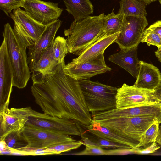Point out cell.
Here are the masks:
<instances>
[{
    "instance_id": "27",
    "label": "cell",
    "mask_w": 161,
    "mask_h": 161,
    "mask_svg": "<svg viewBox=\"0 0 161 161\" xmlns=\"http://www.w3.org/2000/svg\"><path fill=\"white\" fill-rule=\"evenodd\" d=\"M22 131L16 130L11 132L3 140L12 150H17L27 146V143L22 135Z\"/></svg>"
},
{
    "instance_id": "24",
    "label": "cell",
    "mask_w": 161,
    "mask_h": 161,
    "mask_svg": "<svg viewBox=\"0 0 161 161\" xmlns=\"http://www.w3.org/2000/svg\"><path fill=\"white\" fill-rule=\"evenodd\" d=\"M79 141L82 145H93L97 146L103 148H132L131 147L119 143L112 142L95 135H85L81 136Z\"/></svg>"
},
{
    "instance_id": "35",
    "label": "cell",
    "mask_w": 161,
    "mask_h": 161,
    "mask_svg": "<svg viewBox=\"0 0 161 161\" xmlns=\"http://www.w3.org/2000/svg\"><path fill=\"white\" fill-rule=\"evenodd\" d=\"M156 142L161 146V126L159 127L158 136Z\"/></svg>"
},
{
    "instance_id": "13",
    "label": "cell",
    "mask_w": 161,
    "mask_h": 161,
    "mask_svg": "<svg viewBox=\"0 0 161 161\" xmlns=\"http://www.w3.org/2000/svg\"><path fill=\"white\" fill-rule=\"evenodd\" d=\"M9 16L14 22V27L31 45L38 41L48 25L37 21L20 8L14 9Z\"/></svg>"
},
{
    "instance_id": "29",
    "label": "cell",
    "mask_w": 161,
    "mask_h": 161,
    "mask_svg": "<svg viewBox=\"0 0 161 161\" xmlns=\"http://www.w3.org/2000/svg\"><path fill=\"white\" fill-rule=\"evenodd\" d=\"M82 145V144L79 141H75L57 144L47 148L49 150L53 152L55 154H60L62 152L76 149Z\"/></svg>"
},
{
    "instance_id": "22",
    "label": "cell",
    "mask_w": 161,
    "mask_h": 161,
    "mask_svg": "<svg viewBox=\"0 0 161 161\" xmlns=\"http://www.w3.org/2000/svg\"><path fill=\"white\" fill-rule=\"evenodd\" d=\"M145 4L139 0H121L118 13L124 14L127 17L145 16L147 13Z\"/></svg>"
},
{
    "instance_id": "37",
    "label": "cell",
    "mask_w": 161,
    "mask_h": 161,
    "mask_svg": "<svg viewBox=\"0 0 161 161\" xmlns=\"http://www.w3.org/2000/svg\"><path fill=\"white\" fill-rule=\"evenodd\" d=\"M146 4H149L156 0H139Z\"/></svg>"
},
{
    "instance_id": "12",
    "label": "cell",
    "mask_w": 161,
    "mask_h": 161,
    "mask_svg": "<svg viewBox=\"0 0 161 161\" xmlns=\"http://www.w3.org/2000/svg\"><path fill=\"white\" fill-rule=\"evenodd\" d=\"M106 64L104 53H102L81 64L65 65L64 73L78 80L88 79L97 75L110 71Z\"/></svg>"
},
{
    "instance_id": "16",
    "label": "cell",
    "mask_w": 161,
    "mask_h": 161,
    "mask_svg": "<svg viewBox=\"0 0 161 161\" xmlns=\"http://www.w3.org/2000/svg\"><path fill=\"white\" fill-rule=\"evenodd\" d=\"M52 44L44 51L34 67L30 69L33 84L41 83L46 76L54 73L61 64L53 58Z\"/></svg>"
},
{
    "instance_id": "33",
    "label": "cell",
    "mask_w": 161,
    "mask_h": 161,
    "mask_svg": "<svg viewBox=\"0 0 161 161\" xmlns=\"http://www.w3.org/2000/svg\"><path fill=\"white\" fill-rule=\"evenodd\" d=\"M148 28L157 34L161 38V20L156 21Z\"/></svg>"
},
{
    "instance_id": "26",
    "label": "cell",
    "mask_w": 161,
    "mask_h": 161,
    "mask_svg": "<svg viewBox=\"0 0 161 161\" xmlns=\"http://www.w3.org/2000/svg\"><path fill=\"white\" fill-rule=\"evenodd\" d=\"M159 124L158 121L156 120L150 125L141 136L137 147L142 146L145 148L153 142H156L158 133Z\"/></svg>"
},
{
    "instance_id": "17",
    "label": "cell",
    "mask_w": 161,
    "mask_h": 161,
    "mask_svg": "<svg viewBox=\"0 0 161 161\" xmlns=\"http://www.w3.org/2000/svg\"><path fill=\"white\" fill-rule=\"evenodd\" d=\"M120 32L112 34H105L86 47L77 58L73 59L69 63L71 64H79L104 53L108 47L115 42Z\"/></svg>"
},
{
    "instance_id": "15",
    "label": "cell",
    "mask_w": 161,
    "mask_h": 161,
    "mask_svg": "<svg viewBox=\"0 0 161 161\" xmlns=\"http://www.w3.org/2000/svg\"><path fill=\"white\" fill-rule=\"evenodd\" d=\"M62 22L58 19L48 25L38 41L28 47L27 60L30 70L34 67L44 51L53 43Z\"/></svg>"
},
{
    "instance_id": "4",
    "label": "cell",
    "mask_w": 161,
    "mask_h": 161,
    "mask_svg": "<svg viewBox=\"0 0 161 161\" xmlns=\"http://www.w3.org/2000/svg\"><path fill=\"white\" fill-rule=\"evenodd\" d=\"M78 80L87 107L92 114L116 108L118 88L90 79Z\"/></svg>"
},
{
    "instance_id": "38",
    "label": "cell",
    "mask_w": 161,
    "mask_h": 161,
    "mask_svg": "<svg viewBox=\"0 0 161 161\" xmlns=\"http://www.w3.org/2000/svg\"><path fill=\"white\" fill-rule=\"evenodd\" d=\"M159 2V3L161 6V0H158Z\"/></svg>"
},
{
    "instance_id": "8",
    "label": "cell",
    "mask_w": 161,
    "mask_h": 161,
    "mask_svg": "<svg viewBox=\"0 0 161 161\" xmlns=\"http://www.w3.org/2000/svg\"><path fill=\"white\" fill-rule=\"evenodd\" d=\"M154 91L124 83L121 87L118 88L116 96V108H128L140 104L157 102L154 95Z\"/></svg>"
},
{
    "instance_id": "1",
    "label": "cell",
    "mask_w": 161,
    "mask_h": 161,
    "mask_svg": "<svg viewBox=\"0 0 161 161\" xmlns=\"http://www.w3.org/2000/svg\"><path fill=\"white\" fill-rule=\"evenodd\" d=\"M65 65V62L61 64L41 83L33 84L32 95L44 113L88 126L92 119L78 80L64 73Z\"/></svg>"
},
{
    "instance_id": "34",
    "label": "cell",
    "mask_w": 161,
    "mask_h": 161,
    "mask_svg": "<svg viewBox=\"0 0 161 161\" xmlns=\"http://www.w3.org/2000/svg\"><path fill=\"white\" fill-rule=\"evenodd\" d=\"M154 95L157 102L161 103V85L155 90Z\"/></svg>"
},
{
    "instance_id": "28",
    "label": "cell",
    "mask_w": 161,
    "mask_h": 161,
    "mask_svg": "<svg viewBox=\"0 0 161 161\" xmlns=\"http://www.w3.org/2000/svg\"><path fill=\"white\" fill-rule=\"evenodd\" d=\"M141 42L146 43L147 45L156 46L158 48L161 47V38L156 33L148 28L144 30Z\"/></svg>"
},
{
    "instance_id": "11",
    "label": "cell",
    "mask_w": 161,
    "mask_h": 161,
    "mask_svg": "<svg viewBox=\"0 0 161 161\" xmlns=\"http://www.w3.org/2000/svg\"><path fill=\"white\" fill-rule=\"evenodd\" d=\"M13 75L6 42L3 38L0 47V112L9 108L12 91Z\"/></svg>"
},
{
    "instance_id": "21",
    "label": "cell",
    "mask_w": 161,
    "mask_h": 161,
    "mask_svg": "<svg viewBox=\"0 0 161 161\" xmlns=\"http://www.w3.org/2000/svg\"><path fill=\"white\" fill-rule=\"evenodd\" d=\"M66 10L77 21L92 14L94 7L90 0H63Z\"/></svg>"
},
{
    "instance_id": "5",
    "label": "cell",
    "mask_w": 161,
    "mask_h": 161,
    "mask_svg": "<svg viewBox=\"0 0 161 161\" xmlns=\"http://www.w3.org/2000/svg\"><path fill=\"white\" fill-rule=\"evenodd\" d=\"M156 120H157L151 117H132L95 122L133 140L139 144L142 135Z\"/></svg>"
},
{
    "instance_id": "30",
    "label": "cell",
    "mask_w": 161,
    "mask_h": 161,
    "mask_svg": "<svg viewBox=\"0 0 161 161\" xmlns=\"http://www.w3.org/2000/svg\"><path fill=\"white\" fill-rule=\"evenodd\" d=\"M25 0H0V9L6 15L10 16V14L14 9L22 7Z\"/></svg>"
},
{
    "instance_id": "10",
    "label": "cell",
    "mask_w": 161,
    "mask_h": 161,
    "mask_svg": "<svg viewBox=\"0 0 161 161\" xmlns=\"http://www.w3.org/2000/svg\"><path fill=\"white\" fill-rule=\"evenodd\" d=\"M58 4L41 0H25L22 7L36 21L47 25L58 20L62 14L64 10Z\"/></svg>"
},
{
    "instance_id": "31",
    "label": "cell",
    "mask_w": 161,
    "mask_h": 161,
    "mask_svg": "<svg viewBox=\"0 0 161 161\" xmlns=\"http://www.w3.org/2000/svg\"><path fill=\"white\" fill-rule=\"evenodd\" d=\"M85 149L82 151L69 154L82 155H106L107 150L100 147L93 145L85 144Z\"/></svg>"
},
{
    "instance_id": "19",
    "label": "cell",
    "mask_w": 161,
    "mask_h": 161,
    "mask_svg": "<svg viewBox=\"0 0 161 161\" xmlns=\"http://www.w3.org/2000/svg\"><path fill=\"white\" fill-rule=\"evenodd\" d=\"M140 67L134 85L139 87L155 90L161 85V74L152 64L140 61Z\"/></svg>"
},
{
    "instance_id": "9",
    "label": "cell",
    "mask_w": 161,
    "mask_h": 161,
    "mask_svg": "<svg viewBox=\"0 0 161 161\" xmlns=\"http://www.w3.org/2000/svg\"><path fill=\"white\" fill-rule=\"evenodd\" d=\"M148 24L145 16L127 17L120 33L115 41L120 49L138 46Z\"/></svg>"
},
{
    "instance_id": "25",
    "label": "cell",
    "mask_w": 161,
    "mask_h": 161,
    "mask_svg": "<svg viewBox=\"0 0 161 161\" xmlns=\"http://www.w3.org/2000/svg\"><path fill=\"white\" fill-rule=\"evenodd\" d=\"M54 59L59 64L64 62V58L68 53L67 39L60 36L55 38L52 44Z\"/></svg>"
},
{
    "instance_id": "3",
    "label": "cell",
    "mask_w": 161,
    "mask_h": 161,
    "mask_svg": "<svg viewBox=\"0 0 161 161\" xmlns=\"http://www.w3.org/2000/svg\"><path fill=\"white\" fill-rule=\"evenodd\" d=\"M105 15L102 13L79 21L74 20L69 28L64 30L69 53L79 55L86 47L106 34Z\"/></svg>"
},
{
    "instance_id": "36",
    "label": "cell",
    "mask_w": 161,
    "mask_h": 161,
    "mask_svg": "<svg viewBox=\"0 0 161 161\" xmlns=\"http://www.w3.org/2000/svg\"><path fill=\"white\" fill-rule=\"evenodd\" d=\"M155 53L156 56L161 63V48H158V50L155 52Z\"/></svg>"
},
{
    "instance_id": "7",
    "label": "cell",
    "mask_w": 161,
    "mask_h": 161,
    "mask_svg": "<svg viewBox=\"0 0 161 161\" xmlns=\"http://www.w3.org/2000/svg\"><path fill=\"white\" fill-rule=\"evenodd\" d=\"M22 133L27 143L26 147L37 148H47L76 141L69 135L55 133L27 123L22 130Z\"/></svg>"
},
{
    "instance_id": "32",
    "label": "cell",
    "mask_w": 161,
    "mask_h": 161,
    "mask_svg": "<svg viewBox=\"0 0 161 161\" xmlns=\"http://www.w3.org/2000/svg\"><path fill=\"white\" fill-rule=\"evenodd\" d=\"M157 143L156 142H153L147 147L142 149L140 147L134 148V153L143 155L153 153L160 148Z\"/></svg>"
},
{
    "instance_id": "2",
    "label": "cell",
    "mask_w": 161,
    "mask_h": 161,
    "mask_svg": "<svg viewBox=\"0 0 161 161\" xmlns=\"http://www.w3.org/2000/svg\"><path fill=\"white\" fill-rule=\"evenodd\" d=\"M2 36L6 41L12 68L13 86L23 89L26 86L30 77L26 50L31 44L15 28L13 29L9 23L4 25Z\"/></svg>"
},
{
    "instance_id": "18",
    "label": "cell",
    "mask_w": 161,
    "mask_h": 161,
    "mask_svg": "<svg viewBox=\"0 0 161 161\" xmlns=\"http://www.w3.org/2000/svg\"><path fill=\"white\" fill-rule=\"evenodd\" d=\"M137 50L138 46L120 49L118 53L109 56L108 60L123 68L136 79L140 67Z\"/></svg>"
},
{
    "instance_id": "6",
    "label": "cell",
    "mask_w": 161,
    "mask_h": 161,
    "mask_svg": "<svg viewBox=\"0 0 161 161\" xmlns=\"http://www.w3.org/2000/svg\"><path fill=\"white\" fill-rule=\"evenodd\" d=\"M26 123L55 133L80 136L82 135L78 125L75 121L52 116L33 110Z\"/></svg>"
},
{
    "instance_id": "20",
    "label": "cell",
    "mask_w": 161,
    "mask_h": 161,
    "mask_svg": "<svg viewBox=\"0 0 161 161\" xmlns=\"http://www.w3.org/2000/svg\"><path fill=\"white\" fill-rule=\"evenodd\" d=\"M85 127L87 129L86 131L96 136L131 148L138 147V144L134 141L103 126L93 120L91 125Z\"/></svg>"
},
{
    "instance_id": "23",
    "label": "cell",
    "mask_w": 161,
    "mask_h": 161,
    "mask_svg": "<svg viewBox=\"0 0 161 161\" xmlns=\"http://www.w3.org/2000/svg\"><path fill=\"white\" fill-rule=\"evenodd\" d=\"M114 8L110 14L105 15L104 28L105 33L112 34L120 32L127 19L123 14L114 13Z\"/></svg>"
},
{
    "instance_id": "14",
    "label": "cell",
    "mask_w": 161,
    "mask_h": 161,
    "mask_svg": "<svg viewBox=\"0 0 161 161\" xmlns=\"http://www.w3.org/2000/svg\"><path fill=\"white\" fill-rule=\"evenodd\" d=\"M30 107L8 108L0 112V141H3L11 132L22 130L32 114Z\"/></svg>"
}]
</instances>
